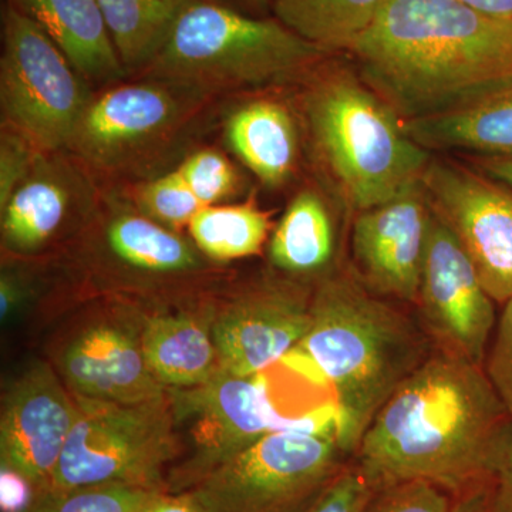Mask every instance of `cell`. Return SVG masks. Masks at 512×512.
I'll list each match as a JSON object with an SVG mask.
<instances>
[{
  "label": "cell",
  "mask_w": 512,
  "mask_h": 512,
  "mask_svg": "<svg viewBox=\"0 0 512 512\" xmlns=\"http://www.w3.org/2000/svg\"><path fill=\"white\" fill-rule=\"evenodd\" d=\"M511 427L484 366L437 350L383 404L353 456L376 488L426 481L463 495L494 483Z\"/></svg>",
  "instance_id": "obj_1"
},
{
  "label": "cell",
  "mask_w": 512,
  "mask_h": 512,
  "mask_svg": "<svg viewBox=\"0 0 512 512\" xmlns=\"http://www.w3.org/2000/svg\"><path fill=\"white\" fill-rule=\"evenodd\" d=\"M348 53L360 79L403 121L512 89V22L458 0H389Z\"/></svg>",
  "instance_id": "obj_2"
},
{
  "label": "cell",
  "mask_w": 512,
  "mask_h": 512,
  "mask_svg": "<svg viewBox=\"0 0 512 512\" xmlns=\"http://www.w3.org/2000/svg\"><path fill=\"white\" fill-rule=\"evenodd\" d=\"M311 309V328L282 362L332 389L340 446L355 454L376 413L430 355L419 329L355 274L325 276Z\"/></svg>",
  "instance_id": "obj_3"
},
{
  "label": "cell",
  "mask_w": 512,
  "mask_h": 512,
  "mask_svg": "<svg viewBox=\"0 0 512 512\" xmlns=\"http://www.w3.org/2000/svg\"><path fill=\"white\" fill-rule=\"evenodd\" d=\"M323 163L350 210H370L420 183L430 151L413 140L396 111L356 70L330 72L306 101Z\"/></svg>",
  "instance_id": "obj_4"
},
{
  "label": "cell",
  "mask_w": 512,
  "mask_h": 512,
  "mask_svg": "<svg viewBox=\"0 0 512 512\" xmlns=\"http://www.w3.org/2000/svg\"><path fill=\"white\" fill-rule=\"evenodd\" d=\"M328 53L279 20L259 19L214 0H194L151 66L201 89L282 83Z\"/></svg>",
  "instance_id": "obj_5"
},
{
  "label": "cell",
  "mask_w": 512,
  "mask_h": 512,
  "mask_svg": "<svg viewBox=\"0 0 512 512\" xmlns=\"http://www.w3.org/2000/svg\"><path fill=\"white\" fill-rule=\"evenodd\" d=\"M74 397L76 421L50 490L124 484L165 491V466L178 451L168 390L161 399L137 404Z\"/></svg>",
  "instance_id": "obj_6"
},
{
  "label": "cell",
  "mask_w": 512,
  "mask_h": 512,
  "mask_svg": "<svg viewBox=\"0 0 512 512\" xmlns=\"http://www.w3.org/2000/svg\"><path fill=\"white\" fill-rule=\"evenodd\" d=\"M335 429L276 430L190 490L207 512H302L346 466Z\"/></svg>",
  "instance_id": "obj_7"
},
{
  "label": "cell",
  "mask_w": 512,
  "mask_h": 512,
  "mask_svg": "<svg viewBox=\"0 0 512 512\" xmlns=\"http://www.w3.org/2000/svg\"><path fill=\"white\" fill-rule=\"evenodd\" d=\"M76 69L39 26L8 5L3 13V116L45 150L72 144L89 106Z\"/></svg>",
  "instance_id": "obj_8"
},
{
  "label": "cell",
  "mask_w": 512,
  "mask_h": 512,
  "mask_svg": "<svg viewBox=\"0 0 512 512\" xmlns=\"http://www.w3.org/2000/svg\"><path fill=\"white\" fill-rule=\"evenodd\" d=\"M168 396L175 423L190 427L194 444V457L181 470L183 490L265 434L298 427V419L276 412L262 373L244 377L220 369L208 382L170 389Z\"/></svg>",
  "instance_id": "obj_9"
},
{
  "label": "cell",
  "mask_w": 512,
  "mask_h": 512,
  "mask_svg": "<svg viewBox=\"0 0 512 512\" xmlns=\"http://www.w3.org/2000/svg\"><path fill=\"white\" fill-rule=\"evenodd\" d=\"M494 302L453 232L431 210L417 298L426 335L439 352L484 366L497 326Z\"/></svg>",
  "instance_id": "obj_10"
},
{
  "label": "cell",
  "mask_w": 512,
  "mask_h": 512,
  "mask_svg": "<svg viewBox=\"0 0 512 512\" xmlns=\"http://www.w3.org/2000/svg\"><path fill=\"white\" fill-rule=\"evenodd\" d=\"M423 187L434 214L470 258L495 302L512 298V191L460 165L431 160Z\"/></svg>",
  "instance_id": "obj_11"
},
{
  "label": "cell",
  "mask_w": 512,
  "mask_h": 512,
  "mask_svg": "<svg viewBox=\"0 0 512 512\" xmlns=\"http://www.w3.org/2000/svg\"><path fill=\"white\" fill-rule=\"evenodd\" d=\"M77 417L76 397L46 363L30 367L9 387L0 417L2 466L37 491L50 490Z\"/></svg>",
  "instance_id": "obj_12"
},
{
  "label": "cell",
  "mask_w": 512,
  "mask_h": 512,
  "mask_svg": "<svg viewBox=\"0 0 512 512\" xmlns=\"http://www.w3.org/2000/svg\"><path fill=\"white\" fill-rule=\"evenodd\" d=\"M430 218L423 180L386 204L357 212L352 229L355 275L369 291L417 303Z\"/></svg>",
  "instance_id": "obj_13"
},
{
  "label": "cell",
  "mask_w": 512,
  "mask_h": 512,
  "mask_svg": "<svg viewBox=\"0 0 512 512\" xmlns=\"http://www.w3.org/2000/svg\"><path fill=\"white\" fill-rule=\"evenodd\" d=\"M141 330L128 319H93L57 353V372L77 396L123 404L153 402L167 389L151 372Z\"/></svg>",
  "instance_id": "obj_14"
},
{
  "label": "cell",
  "mask_w": 512,
  "mask_h": 512,
  "mask_svg": "<svg viewBox=\"0 0 512 512\" xmlns=\"http://www.w3.org/2000/svg\"><path fill=\"white\" fill-rule=\"evenodd\" d=\"M312 299L291 289H258L214 311L212 336L221 369L235 376L261 375L282 362L305 338Z\"/></svg>",
  "instance_id": "obj_15"
},
{
  "label": "cell",
  "mask_w": 512,
  "mask_h": 512,
  "mask_svg": "<svg viewBox=\"0 0 512 512\" xmlns=\"http://www.w3.org/2000/svg\"><path fill=\"white\" fill-rule=\"evenodd\" d=\"M173 114V100L158 87L121 86L87 106L72 146L87 156L107 158L154 136Z\"/></svg>",
  "instance_id": "obj_16"
},
{
  "label": "cell",
  "mask_w": 512,
  "mask_h": 512,
  "mask_svg": "<svg viewBox=\"0 0 512 512\" xmlns=\"http://www.w3.org/2000/svg\"><path fill=\"white\" fill-rule=\"evenodd\" d=\"M8 5L32 19L80 76L103 82L123 74L99 0H8Z\"/></svg>",
  "instance_id": "obj_17"
},
{
  "label": "cell",
  "mask_w": 512,
  "mask_h": 512,
  "mask_svg": "<svg viewBox=\"0 0 512 512\" xmlns=\"http://www.w3.org/2000/svg\"><path fill=\"white\" fill-rule=\"evenodd\" d=\"M211 312L164 313L141 330L147 365L165 389H190L221 369L212 336Z\"/></svg>",
  "instance_id": "obj_18"
},
{
  "label": "cell",
  "mask_w": 512,
  "mask_h": 512,
  "mask_svg": "<svg viewBox=\"0 0 512 512\" xmlns=\"http://www.w3.org/2000/svg\"><path fill=\"white\" fill-rule=\"evenodd\" d=\"M228 140L265 184L285 183L295 168L298 133L284 104L259 100L242 107L229 120Z\"/></svg>",
  "instance_id": "obj_19"
},
{
  "label": "cell",
  "mask_w": 512,
  "mask_h": 512,
  "mask_svg": "<svg viewBox=\"0 0 512 512\" xmlns=\"http://www.w3.org/2000/svg\"><path fill=\"white\" fill-rule=\"evenodd\" d=\"M407 133L426 150H470L512 156V89L467 109L404 121Z\"/></svg>",
  "instance_id": "obj_20"
},
{
  "label": "cell",
  "mask_w": 512,
  "mask_h": 512,
  "mask_svg": "<svg viewBox=\"0 0 512 512\" xmlns=\"http://www.w3.org/2000/svg\"><path fill=\"white\" fill-rule=\"evenodd\" d=\"M336 251V232L328 205L318 192L293 198L269 244L272 264L295 275L323 272Z\"/></svg>",
  "instance_id": "obj_21"
},
{
  "label": "cell",
  "mask_w": 512,
  "mask_h": 512,
  "mask_svg": "<svg viewBox=\"0 0 512 512\" xmlns=\"http://www.w3.org/2000/svg\"><path fill=\"white\" fill-rule=\"evenodd\" d=\"M389 0H275L276 20L323 52H349Z\"/></svg>",
  "instance_id": "obj_22"
},
{
  "label": "cell",
  "mask_w": 512,
  "mask_h": 512,
  "mask_svg": "<svg viewBox=\"0 0 512 512\" xmlns=\"http://www.w3.org/2000/svg\"><path fill=\"white\" fill-rule=\"evenodd\" d=\"M194 0H99L124 69L150 64Z\"/></svg>",
  "instance_id": "obj_23"
},
{
  "label": "cell",
  "mask_w": 512,
  "mask_h": 512,
  "mask_svg": "<svg viewBox=\"0 0 512 512\" xmlns=\"http://www.w3.org/2000/svg\"><path fill=\"white\" fill-rule=\"evenodd\" d=\"M192 241L214 261H234L261 252L269 231L266 212L254 204L210 205L188 224Z\"/></svg>",
  "instance_id": "obj_24"
},
{
  "label": "cell",
  "mask_w": 512,
  "mask_h": 512,
  "mask_svg": "<svg viewBox=\"0 0 512 512\" xmlns=\"http://www.w3.org/2000/svg\"><path fill=\"white\" fill-rule=\"evenodd\" d=\"M107 241L111 252L124 264L141 271H187L198 264L194 248L185 239L156 221L123 215L110 225Z\"/></svg>",
  "instance_id": "obj_25"
},
{
  "label": "cell",
  "mask_w": 512,
  "mask_h": 512,
  "mask_svg": "<svg viewBox=\"0 0 512 512\" xmlns=\"http://www.w3.org/2000/svg\"><path fill=\"white\" fill-rule=\"evenodd\" d=\"M66 210V191L53 181L36 178L20 185L2 208L6 245L16 252L39 248L60 227Z\"/></svg>",
  "instance_id": "obj_26"
},
{
  "label": "cell",
  "mask_w": 512,
  "mask_h": 512,
  "mask_svg": "<svg viewBox=\"0 0 512 512\" xmlns=\"http://www.w3.org/2000/svg\"><path fill=\"white\" fill-rule=\"evenodd\" d=\"M158 493L124 484H101L73 490H47L26 512H143Z\"/></svg>",
  "instance_id": "obj_27"
},
{
  "label": "cell",
  "mask_w": 512,
  "mask_h": 512,
  "mask_svg": "<svg viewBox=\"0 0 512 512\" xmlns=\"http://www.w3.org/2000/svg\"><path fill=\"white\" fill-rule=\"evenodd\" d=\"M140 204L153 220L170 227L190 224L204 208L178 170L146 185L140 192Z\"/></svg>",
  "instance_id": "obj_28"
},
{
  "label": "cell",
  "mask_w": 512,
  "mask_h": 512,
  "mask_svg": "<svg viewBox=\"0 0 512 512\" xmlns=\"http://www.w3.org/2000/svg\"><path fill=\"white\" fill-rule=\"evenodd\" d=\"M450 493L426 481L376 488L363 512H453Z\"/></svg>",
  "instance_id": "obj_29"
},
{
  "label": "cell",
  "mask_w": 512,
  "mask_h": 512,
  "mask_svg": "<svg viewBox=\"0 0 512 512\" xmlns=\"http://www.w3.org/2000/svg\"><path fill=\"white\" fill-rule=\"evenodd\" d=\"M178 171L204 207H210L227 198L237 184V175L232 165L227 158L214 151L194 154Z\"/></svg>",
  "instance_id": "obj_30"
},
{
  "label": "cell",
  "mask_w": 512,
  "mask_h": 512,
  "mask_svg": "<svg viewBox=\"0 0 512 512\" xmlns=\"http://www.w3.org/2000/svg\"><path fill=\"white\" fill-rule=\"evenodd\" d=\"M375 491L359 466L350 464L302 512H363Z\"/></svg>",
  "instance_id": "obj_31"
},
{
  "label": "cell",
  "mask_w": 512,
  "mask_h": 512,
  "mask_svg": "<svg viewBox=\"0 0 512 512\" xmlns=\"http://www.w3.org/2000/svg\"><path fill=\"white\" fill-rule=\"evenodd\" d=\"M484 370L512 417V298L504 303Z\"/></svg>",
  "instance_id": "obj_32"
},
{
  "label": "cell",
  "mask_w": 512,
  "mask_h": 512,
  "mask_svg": "<svg viewBox=\"0 0 512 512\" xmlns=\"http://www.w3.org/2000/svg\"><path fill=\"white\" fill-rule=\"evenodd\" d=\"M0 157V204L3 208L28 170L29 153L18 140L8 136L3 137Z\"/></svg>",
  "instance_id": "obj_33"
},
{
  "label": "cell",
  "mask_w": 512,
  "mask_h": 512,
  "mask_svg": "<svg viewBox=\"0 0 512 512\" xmlns=\"http://www.w3.org/2000/svg\"><path fill=\"white\" fill-rule=\"evenodd\" d=\"M2 512H26L35 503L39 491L18 471L2 466L0 473Z\"/></svg>",
  "instance_id": "obj_34"
},
{
  "label": "cell",
  "mask_w": 512,
  "mask_h": 512,
  "mask_svg": "<svg viewBox=\"0 0 512 512\" xmlns=\"http://www.w3.org/2000/svg\"><path fill=\"white\" fill-rule=\"evenodd\" d=\"M453 512H505L498 500L495 481L461 495L460 501L454 504Z\"/></svg>",
  "instance_id": "obj_35"
},
{
  "label": "cell",
  "mask_w": 512,
  "mask_h": 512,
  "mask_svg": "<svg viewBox=\"0 0 512 512\" xmlns=\"http://www.w3.org/2000/svg\"><path fill=\"white\" fill-rule=\"evenodd\" d=\"M143 512H207L190 490L158 493Z\"/></svg>",
  "instance_id": "obj_36"
},
{
  "label": "cell",
  "mask_w": 512,
  "mask_h": 512,
  "mask_svg": "<svg viewBox=\"0 0 512 512\" xmlns=\"http://www.w3.org/2000/svg\"><path fill=\"white\" fill-rule=\"evenodd\" d=\"M498 500L505 512H512V427L500 470L495 478Z\"/></svg>",
  "instance_id": "obj_37"
},
{
  "label": "cell",
  "mask_w": 512,
  "mask_h": 512,
  "mask_svg": "<svg viewBox=\"0 0 512 512\" xmlns=\"http://www.w3.org/2000/svg\"><path fill=\"white\" fill-rule=\"evenodd\" d=\"M23 301V289L20 288L18 279L9 274H3L0 279V318L3 322L18 311Z\"/></svg>",
  "instance_id": "obj_38"
},
{
  "label": "cell",
  "mask_w": 512,
  "mask_h": 512,
  "mask_svg": "<svg viewBox=\"0 0 512 512\" xmlns=\"http://www.w3.org/2000/svg\"><path fill=\"white\" fill-rule=\"evenodd\" d=\"M458 2L485 15L493 16L495 19L512 22V0H458Z\"/></svg>",
  "instance_id": "obj_39"
},
{
  "label": "cell",
  "mask_w": 512,
  "mask_h": 512,
  "mask_svg": "<svg viewBox=\"0 0 512 512\" xmlns=\"http://www.w3.org/2000/svg\"><path fill=\"white\" fill-rule=\"evenodd\" d=\"M485 173L512 188V156H497L481 163Z\"/></svg>",
  "instance_id": "obj_40"
},
{
  "label": "cell",
  "mask_w": 512,
  "mask_h": 512,
  "mask_svg": "<svg viewBox=\"0 0 512 512\" xmlns=\"http://www.w3.org/2000/svg\"><path fill=\"white\" fill-rule=\"evenodd\" d=\"M214 2L227 6H229L228 3H232V8L234 5L244 6V8H264L268 0H214Z\"/></svg>",
  "instance_id": "obj_41"
}]
</instances>
